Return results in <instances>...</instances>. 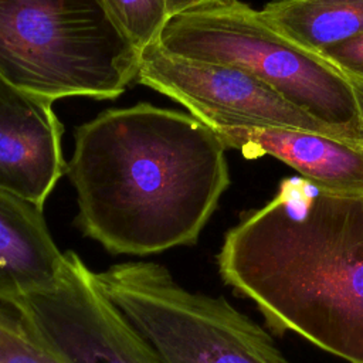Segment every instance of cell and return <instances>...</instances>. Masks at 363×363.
I'll use <instances>...</instances> for the list:
<instances>
[{
	"label": "cell",
	"mask_w": 363,
	"mask_h": 363,
	"mask_svg": "<svg viewBox=\"0 0 363 363\" xmlns=\"http://www.w3.org/2000/svg\"><path fill=\"white\" fill-rule=\"evenodd\" d=\"M67 174L77 223L111 254L191 245L230 184L227 147L200 121L140 102L82 123Z\"/></svg>",
	"instance_id": "1"
},
{
	"label": "cell",
	"mask_w": 363,
	"mask_h": 363,
	"mask_svg": "<svg viewBox=\"0 0 363 363\" xmlns=\"http://www.w3.org/2000/svg\"><path fill=\"white\" fill-rule=\"evenodd\" d=\"M217 261L269 326L363 363V194L286 179L228 230Z\"/></svg>",
	"instance_id": "2"
},
{
	"label": "cell",
	"mask_w": 363,
	"mask_h": 363,
	"mask_svg": "<svg viewBox=\"0 0 363 363\" xmlns=\"http://www.w3.org/2000/svg\"><path fill=\"white\" fill-rule=\"evenodd\" d=\"M139 61L104 0H0V78L21 91L115 99Z\"/></svg>",
	"instance_id": "3"
},
{
	"label": "cell",
	"mask_w": 363,
	"mask_h": 363,
	"mask_svg": "<svg viewBox=\"0 0 363 363\" xmlns=\"http://www.w3.org/2000/svg\"><path fill=\"white\" fill-rule=\"evenodd\" d=\"M155 44L174 58L240 68L363 146V119L345 72L240 0H217L170 17Z\"/></svg>",
	"instance_id": "4"
},
{
	"label": "cell",
	"mask_w": 363,
	"mask_h": 363,
	"mask_svg": "<svg viewBox=\"0 0 363 363\" xmlns=\"http://www.w3.org/2000/svg\"><path fill=\"white\" fill-rule=\"evenodd\" d=\"M96 275L164 363H289L227 299L186 289L159 264L122 262Z\"/></svg>",
	"instance_id": "5"
},
{
	"label": "cell",
	"mask_w": 363,
	"mask_h": 363,
	"mask_svg": "<svg viewBox=\"0 0 363 363\" xmlns=\"http://www.w3.org/2000/svg\"><path fill=\"white\" fill-rule=\"evenodd\" d=\"M33 337L60 363H164L106 295L96 272L65 252L57 282L14 303Z\"/></svg>",
	"instance_id": "6"
},
{
	"label": "cell",
	"mask_w": 363,
	"mask_h": 363,
	"mask_svg": "<svg viewBox=\"0 0 363 363\" xmlns=\"http://www.w3.org/2000/svg\"><path fill=\"white\" fill-rule=\"evenodd\" d=\"M136 81L182 104L217 136L235 128L277 126L352 142L254 75L230 65L174 58L155 43L140 51Z\"/></svg>",
	"instance_id": "7"
},
{
	"label": "cell",
	"mask_w": 363,
	"mask_h": 363,
	"mask_svg": "<svg viewBox=\"0 0 363 363\" xmlns=\"http://www.w3.org/2000/svg\"><path fill=\"white\" fill-rule=\"evenodd\" d=\"M52 101L0 78V189L43 207L67 172Z\"/></svg>",
	"instance_id": "8"
},
{
	"label": "cell",
	"mask_w": 363,
	"mask_h": 363,
	"mask_svg": "<svg viewBox=\"0 0 363 363\" xmlns=\"http://www.w3.org/2000/svg\"><path fill=\"white\" fill-rule=\"evenodd\" d=\"M224 146L247 156L269 155L294 167L319 189L363 194V146L291 128L244 126L223 132Z\"/></svg>",
	"instance_id": "9"
},
{
	"label": "cell",
	"mask_w": 363,
	"mask_h": 363,
	"mask_svg": "<svg viewBox=\"0 0 363 363\" xmlns=\"http://www.w3.org/2000/svg\"><path fill=\"white\" fill-rule=\"evenodd\" d=\"M64 258L43 207L0 189V302L14 305L51 288Z\"/></svg>",
	"instance_id": "10"
},
{
	"label": "cell",
	"mask_w": 363,
	"mask_h": 363,
	"mask_svg": "<svg viewBox=\"0 0 363 363\" xmlns=\"http://www.w3.org/2000/svg\"><path fill=\"white\" fill-rule=\"evenodd\" d=\"M259 11L271 27L319 54L363 34V0H275Z\"/></svg>",
	"instance_id": "11"
},
{
	"label": "cell",
	"mask_w": 363,
	"mask_h": 363,
	"mask_svg": "<svg viewBox=\"0 0 363 363\" xmlns=\"http://www.w3.org/2000/svg\"><path fill=\"white\" fill-rule=\"evenodd\" d=\"M111 16L142 51L156 43L163 26L169 20L164 0H104Z\"/></svg>",
	"instance_id": "12"
},
{
	"label": "cell",
	"mask_w": 363,
	"mask_h": 363,
	"mask_svg": "<svg viewBox=\"0 0 363 363\" xmlns=\"http://www.w3.org/2000/svg\"><path fill=\"white\" fill-rule=\"evenodd\" d=\"M0 363H60L33 337L16 306L1 302Z\"/></svg>",
	"instance_id": "13"
},
{
	"label": "cell",
	"mask_w": 363,
	"mask_h": 363,
	"mask_svg": "<svg viewBox=\"0 0 363 363\" xmlns=\"http://www.w3.org/2000/svg\"><path fill=\"white\" fill-rule=\"evenodd\" d=\"M342 71L363 78V34L322 52Z\"/></svg>",
	"instance_id": "14"
},
{
	"label": "cell",
	"mask_w": 363,
	"mask_h": 363,
	"mask_svg": "<svg viewBox=\"0 0 363 363\" xmlns=\"http://www.w3.org/2000/svg\"><path fill=\"white\" fill-rule=\"evenodd\" d=\"M213 1H217V0H164V6H166L167 17L170 18L176 14H180L183 11H187Z\"/></svg>",
	"instance_id": "15"
},
{
	"label": "cell",
	"mask_w": 363,
	"mask_h": 363,
	"mask_svg": "<svg viewBox=\"0 0 363 363\" xmlns=\"http://www.w3.org/2000/svg\"><path fill=\"white\" fill-rule=\"evenodd\" d=\"M345 75H346V78L350 82L352 91H353L356 102H357V108H359L360 116L363 119V78L357 77V75H353V74H349V72H345Z\"/></svg>",
	"instance_id": "16"
}]
</instances>
